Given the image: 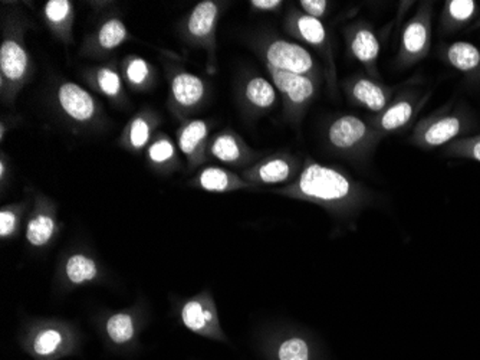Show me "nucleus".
Masks as SVG:
<instances>
[{
	"label": "nucleus",
	"instance_id": "obj_1",
	"mask_svg": "<svg viewBox=\"0 0 480 360\" xmlns=\"http://www.w3.org/2000/svg\"><path fill=\"white\" fill-rule=\"evenodd\" d=\"M31 20L20 9L8 8L2 16L0 43V97L4 106H12L34 75V59L27 51L25 35Z\"/></svg>",
	"mask_w": 480,
	"mask_h": 360
},
{
	"label": "nucleus",
	"instance_id": "obj_2",
	"mask_svg": "<svg viewBox=\"0 0 480 360\" xmlns=\"http://www.w3.org/2000/svg\"><path fill=\"white\" fill-rule=\"evenodd\" d=\"M275 192L325 207H345L359 202L362 186L345 170L306 158L299 176Z\"/></svg>",
	"mask_w": 480,
	"mask_h": 360
},
{
	"label": "nucleus",
	"instance_id": "obj_3",
	"mask_svg": "<svg viewBox=\"0 0 480 360\" xmlns=\"http://www.w3.org/2000/svg\"><path fill=\"white\" fill-rule=\"evenodd\" d=\"M253 50L265 62L267 68L306 75L322 81L325 71L306 46L290 43L276 35H260L253 39Z\"/></svg>",
	"mask_w": 480,
	"mask_h": 360
},
{
	"label": "nucleus",
	"instance_id": "obj_4",
	"mask_svg": "<svg viewBox=\"0 0 480 360\" xmlns=\"http://www.w3.org/2000/svg\"><path fill=\"white\" fill-rule=\"evenodd\" d=\"M327 145L344 158L359 159L370 154L382 138L370 120L344 114L332 120L325 130Z\"/></svg>",
	"mask_w": 480,
	"mask_h": 360
},
{
	"label": "nucleus",
	"instance_id": "obj_5",
	"mask_svg": "<svg viewBox=\"0 0 480 360\" xmlns=\"http://www.w3.org/2000/svg\"><path fill=\"white\" fill-rule=\"evenodd\" d=\"M225 6L223 2L202 0L187 15L182 27V35L187 43L206 51L207 69L212 74L218 68V27Z\"/></svg>",
	"mask_w": 480,
	"mask_h": 360
},
{
	"label": "nucleus",
	"instance_id": "obj_6",
	"mask_svg": "<svg viewBox=\"0 0 480 360\" xmlns=\"http://www.w3.org/2000/svg\"><path fill=\"white\" fill-rule=\"evenodd\" d=\"M468 113L461 108H443L420 120L413 129L412 143L420 149L445 147L465 135L469 129Z\"/></svg>",
	"mask_w": 480,
	"mask_h": 360
},
{
	"label": "nucleus",
	"instance_id": "obj_7",
	"mask_svg": "<svg viewBox=\"0 0 480 360\" xmlns=\"http://www.w3.org/2000/svg\"><path fill=\"white\" fill-rule=\"evenodd\" d=\"M168 81V108L177 119L184 120L197 112L206 101L209 85L203 78L179 64L166 62Z\"/></svg>",
	"mask_w": 480,
	"mask_h": 360
},
{
	"label": "nucleus",
	"instance_id": "obj_8",
	"mask_svg": "<svg viewBox=\"0 0 480 360\" xmlns=\"http://www.w3.org/2000/svg\"><path fill=\"white\" fill-rule=\"evenodd\" d=\"M285 29L294 38L299 39L302 43L311 46L322 58L328 84L331 87L332 92H336V59H334V54H332L331 39L328 36L327 27H324L322 20L311 18V16L306 15L304 12L292 8L285 16Z\"/></svg>",
	"mask_w": 480,
	"mask_h": 360
},
{
	"label": "nucleus",
	"instance_id": "obj_9",
	"mask_svg": "<svg viewBox=\"0 0 480 360\" xmlns=\"http://www.w3.org/2000/svg\"><path fill=\"white\" fill-rule=\"evenodd\" d=\"M274 81L275 89L283 96L286 119L299 123L309 106L315 100L322 81L317 78L267 68Z\"/></svg>",
	"mask_w": 480,
	"mask_h": 360
},
{
	"label": "nucleus",
	"instance_id": "obj_10",
	"mask_svg": "<svg viewBox=\"0 0 480 360\" xmlns=\"http://www.w3.org/2000/svg\"><path fill=\"white\" fill-rule=\"evenodd\" d=\"M58 110L69 121L82 127L99 126L105 120L103 104L92 92L73 81H61L55 91Z\"/></svg>",
	"mask_w": 480,
	"mask_h": 360
},
{
	"label": "nucleus",
	"instance_id": "obj_11",
	"mask_svg": "<svg viewBox=\"0 0 480 360\" xmlns=\"http://www.w3.org/2000/svg\"><path fill=\"white\" fill-rule=\"evenodd\" d=\"M431 22H433V4L424 2L404 25L399 50L400 66H414L429 55L433 35Z\"/></svg>",
	"mask_w": 480,
	"mask_h": 360
},
{
	"label": "nucleus",
	"instance_id": "obj_12",
	"mask_svg": "<svg viewBox=\"0 0 480 360\" xmlns=\"http://www.w3.org/2000/svg\"><path fill=\"white\" fill-rule=\"evenodd\" d=\"M427 98L429 94L415 90H404L399 96L394 97L391 103L380 114L370 120L378 137L383 138L399 133L412 126Z\"/></svg>",
	"mask_w": 480,
	"mask_h": 360
},
{
	"label": "nucleus",
	"instance_id": "obj_13",
	"mask_svg": "<svg viewBox=\"0 0 480 360\" xmlns=\"http://www.w3.org/2000/svg\"><path fill=\"white\" fill-rule=\"evenodd\" d=\"M304 159L288 152L269 154L240 172L252 186L258 184H290L299 176Z\"/></svg>",
	"mask_w": 480,
	"mask_h": 360
},
{
	"label": "nucleus",
	"instance_id": "obj_14",
	"mask_svg": "<svg viewBox=\"0 0 480 360\" xmlns=\"http://www.w3.org/2000/svg\"><path fill=\"white\" fill-rule=\"evenodd\" d=\"M262 152L252 149L248 143L237 135L236 131L226 129L210 140L209 156L223 165L236 169H246L263 158Z\"/></svg>",
	"mask_w": 480,
	"mask_h": 360
},
{
	"label": "nucleus",
	"instance_id": "obj_15",
	"mask_svg": "<svg viewBox=\"0 0 480 360\" xmlns=\"http://www.w3.org/2000/svg\"><path fill=\"white\" fill-rule=\"evenodd\" d=\"M344 36L352 58L368 71L371 78L377 77L382 43L370 23L362 20L351 23L344 29Z\"/></svg>",
	"mask_w": 480,
	"mask_h": 360
},
{
	"label": "nucleus",
	"instance_id": "obj_16",
	"mask_svg": "<svg viewBox=\"0 0 480 360\" xmlns=\"http://www.w3.org/2000/svg\"><path fill=\"white\" fill-rule=\"evenodd\" d=\"M210 124L206 120H186L177 130V147L189 170L197 169L209 159Z\"/></svg>",
	"mask_w": 480,
	"mask_h": 360
},
{
	"label": "nucleus",
	"instance_id": "obj_17",
	"mask_svg": "<svg viewBox=\"0 0 480 360\" xmlns=\"http://www.w3.org/2000/svg\"><path fill=\"white\" fill-rule=\"evenodd\" d=\"M344 90L351 101L368 112L375 113V115L380 114L394 98L393 90L367 75L351 77L344 84Z\"/></svg>",
	"mask_w": 480,
	"mask_h": 360
},
{
	"label": "nucleus",
	"instance_id": "obj_18",
	"mask_svg": "<svg viewBox=\"0 0 480 360\" xmlns=\"http://www.w3.org/2000/svg\"><path fill=\"white\" fill-rule=\"evenodd\" d=\"M130 39V31L124 20L119 15H108L99 22L94 34L88 36L82 46V52L89 57H103Z\"/></svg>",
	"mask_w": 480,
	"mask_h": 360
},
{
	"label": "nucleus",
	"instance_id": "obj_19",
	"mask_svg": "<svg viewBox=\"0 0 480 360\" xmlns=\"http://www.w3.org/2000/svg\"><path fill=\"white\" fill-rule=\"evenodd\" d=\"M160 117L153 110H142L131 117L119 137V145L131 153H142L157 135Z\"/></svg>",
	"mask_w": 480,
	"mask_h": 360
},
{
	"label": "nucleus",
	"instance_id": "obj_20",
	"mask_svg": "<svg viewBox=\"0 0 480 360\" xmlns=\"http://www.w3.org/2000/svg\"><path fill=\"white\" fill-rule=\"evenodd\" d=\"M43 20L58 41L64 45L74 43V22L75 8L71 0H50L43 11Z\"/></svg>",
	"mask_w": 480,
	"mask_h": 360
},
{
	"label": "nucleus",
	"instance_id": "obj_21",
	"mask_svg": "<svg viewBox=\"0 0 480 360\" xmlns=\"http://www.w3.org/2000/svg\"><path fill=\"white\" fill-rule=\"evenodd\" d=\"M240 100L249 112L263 114L275 107L278 101V90L267 78L252 75L242 84Z\"/></svg>",
	"mask_w": 480,
	"mask_h": 360
},
{
	"label": "nucleus",
	"instance_id": "obj_22",
	"mask_svg": "<svg viewBox=\"0 0 480 360\" xmlns=\"http://www.w3.org/2000/svg\"><path fill=\"white\" fill-rule=\"evenodd\" d=\"M193 184L202 191L213 192V193H226V192L252 188V184L240 175L221 166L202 168L193 179Z\"/></svg>",
	"mask_w": 480,
	"mask_h": 360
},
{
	"label": "nucleus",
	"instance_id": "obj_23",
	"mask_svg": "<svg viewBox=\"0 0 480 360\" xmlns=\"http://www.w3.org/2000/svg\"><path fill=\"white\" fill-rule=\"evenodd\" d=\"M88 84L114 104L126 103V89H124V78L121 71L114 66L97 67L89 69L84 75Z\"/></svg>",
	"mask_w": 480,
	"mask_h": 360
},
{
	"label": "nucleus",
	"instance_id": "obj_24",
	"mask_svg": "<svg viewBox=\"0 0 480 360\" xmlns=\"http://www.w3.org/2000/svg\"><path fill=\"white\" fill-rule=\"evenodd\" d=\"M443 61L465 74L466 77H480V50L466 41H456L442 50Z\"/></svg>",
	"mask_w": 480,
	"mask_h": 360
},
{
	"label": "nucleus",
	"instance_id": "obj_25",
	"mask_svg": "<svg viewBox=\"0 0 480 360\" xmlns=\"http://www.w3.org/2000/svg\"><path fill=\"white\" fill-rule=\"evenodd\" d=\"M480 18V4L475 0H447L443 6L440 25L443 31L458 32L472 27Z\"/></svg>",
	"mask_w": 480,
	"mask_h": 360
},
{
	"label": "nucleus",
	"instance_id": "obj_26",
	"mask_svg": "<svg viewBox=\"0 0 480 360\" xmlns=\"http://www.w3.org/2000/svg\"><path fill=\"white\" fill-rule=\"evenodd\" d=\"M175 143L164 133H157L153 142L145 150V160L154 170L160 173H172L179 169L180 160Z\"/></svg>",
	"mask_w": 480,
	"mask_h": 360
},
{
	"label": "nucleus",
	"instance_id": "obj_27",
	"mask_svg": "<svg viewBox=\"0 0 480 360\" xmlns=\"http://www.w3.org/2000/svg\"><path fill=\"white\" fill-rule=\"evenodd\" d=\"M121 75L131 90L144 92L151 89L156 81L153 66L138 55H128L121 62Z\"/></svg>",
	"mask_w": 480,
	"mask_h": 360
},
{
	"label": "nucleus",
	"instance_id": "obj_28",
	"mask_svg": "<svg viewBox=\"0 0 480 360\" xmlns=\"http://www.w3.org/2000/svg\"><path fill=\"white\" fill-rule=\"evenodd\" d=\"M182 318L186 327L193 332L209 329L216 323L213 306L207 301H198V300H191L184 304Z\"/></svg>",
	"mask_w": 480,
	"mask_h": 360
},
{
	"label": "nucleus",
	"instance_id": "obj_29",
	"mask_svg": "<svg viewBox=\"0 0 480 360\" xmlns=\"http://www.w3.org/2000/svg\"><path fill=\"white\" fill-rule=\"evenodd\" d=\"M55 228H57V223L52 215L43 211L38 212L27 223V241L34 247L46 246L50 238L54 237Z\"/></svg>",
	"mask_w": 480,
	"mask_h": 360
},
{
	"label": "nucleus",
	"instance_id": "obj_30",
	"mask_svg": "<svg viewBox=\"0 0 480 360\" xmlns=\"http://www.w3.org/2000/svg\"><path fill=\"white\" fill-rule=\"evenodd\" d=\"M97 265L91 258L85 255H73L66 262V277L74 284L87 283L92 281L97 277Z\"/></svg>",
	"mask_w": 480,
	"mask_h": 360
},
{
	"label": "nucleus",
	"instance_id": "obj_31",
	"mask_svg": "<svg viewBox=\"0 0 480 360\" xmlns=\"http://www.w3.org/2000/svg\"><path fill=\"white\" fill-rule=\"evenodd\" d=\"M443 154L447 158L469 159L480 163V135L454 140L443 147Z\"/></svg>",
	"mask_w": 480,
	"mask_h": 360
},
{
	"label": "nucleus",
	"instance_id": "obj_32",
	"mask_svg": "<svg viewBox=\"0 0 480 360\" xmlns=\"http://www.w3.org/2000/svg\"><path fill=\"white\" fill-rule=\"evenodd\" d=\"M107 332L115 343H124L134 336V323L131 316L119 313L110 317L107 323Z\"/></svg>",
	"mask_w": 480,
	"mask_h": 360
},
{
	"label": "nucleus",
	"instance_id": "obj_33",
	"mask_svg": "<svg viewBox=\"0 0 480 360\" xmlns=\"http://www.w3.org/2000/svg\"><path fill=\"white\" fill-rule=\"evenodd\" d=\"M279 360H309V348L302 339L283 341L279 349Z\"/></svg>",
	"mask_w": 480,
	"mask_h": 360
},
{
	"label": "nucleus",
	"instance_id": "obj_34",
	"mask_svg": "<svg viewBox=\"0 0 480 360\" xmlns=\"http://www.w3.org/2000/svg\"><path fill=\"white\" fill-rule=\"evenodd\" d=\"M62 336L58 330L46 329L43 333L39 334L38 339L35 341V350L39 355H50L58 349V346L61 345Z\"/></svg>",
	"mask_w": 480,
	"mask_h": 360
},
{
	"label": "nucleus",
	"instance_id": "obj_35",
	"mask_svg": "<svg viewBox=\"0 0 480 360\" xmlns=\"http://www.w3.org/2000/svg\"><path fill=\"white\" fill-rule=\"evenodd\" d=\"M298 4L306 15L320 20L327 15L328 9H329V2L327 0H301V2H298Z\"/></svg>",
	"mask_w": 480,
	"mask_h": 360
},
{
	"label": "nucleus",
	"instance_id": "obj_36",
	"mask_svg": "<svg viewBox=\"0 0 480 360\" xmlns=\"http://www.w3.org/2000/svg\"><path fill=\"white\" fill-rule=\"evenodd\" d=\"M18 225V214L12 211L11 207H4L0 212V237H11L15 232Z\"/></svg>",
	"mask_w": 480,
	"mask_h": 360
},
{
	"label": "nucleus",
	"instance_id": "obj_37",
	"mask_svg": "<svg viewBox=\"0 0 480 360\" xmlns=\"http://www.w3.org/2000/svg\"><path fill=\"white\" fill-rule=\"evenodd\" d=\"M251 8L258 12H276L283 8V0H252Z\"/></svg>",
	"mask_w": 480,
	"mask_h": 360
},
{
	"label": "nucleus",
	"instance_id": "obj_38",
	"mask_svg": "<svg viewBox=\"0 0 480 360\" xmlns=\"http://www.w3.org/2000/svg\"><path fill=\"white\" fill-rule=\"evenodd\" d=\"M8 168L9 166L6 165V156H4V153H2V156H0V179H2V182L8 177L6 176Z\"/></svg>",
	"mask_w": 480,
	"mask_h": 360
}]
</instances>
